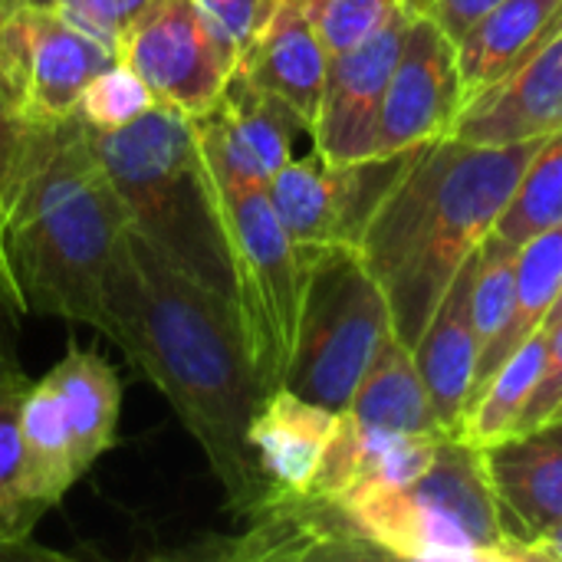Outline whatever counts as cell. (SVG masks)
<instances>
[{
  "label": "cell",
  "instance_id": "obj_1",
  "mask_svg": "<svg viewBox=\"0 0 562 562\" xmlns=\"http://www.w3.org/2000/svg\"><path fill=\"white\" fill-rule=\"evenodd\" d=\"M109 339L171 402L217 474L231 510L247 517L267 497L247 445L250 418L267 389L250 366L231 300L175 270L145 237L128 231Z\"/></svg>",
  "mask_w": 562,
  "mask_h": 562
},
{
  "label": "cell",
  "instance_id": "obj_2",
  "mask_svg": "<svg viewBox=\"0 0 562 562\" xmlns=\"http://www.w3.org/2000/svg\"><path fill=\"white\" fill-rule=\"evenodd\" d=\"M543 138L471 145L451 135L422 145L408 171L366 224L356 250L379 280L392 333L412 349L458 267L507 207Z\"/></svg>",
  "mask_w": 562,
  "mask_h": 562
},
{
  "label": "cell",
  "instance_id": "obj_3",
  "mask_svg": "<svg viewBox=\"0 0 562 562\" xmlns=\"http://www.w3.org/2000/svg\"><path fill=\"white\" fill-rule=\"evenodd\" d=\"M128 231L92 128L79 115L63 122L10 234L16 313L86 323L109 336Z\"/></svg>",
  "mask_w": 562,
  "mask_h": 562
},
{
  "label": "cell",
  "instance_id": "obj_4",
  "mask_svg": "<svg viewBox=\"0 0 562 562\" xmlns=\"http://www.w3.org/2000/svg\"><path fill=\"white\" fill-rule=\"evenodd\" d=\"M92 145L132 231L175 270L231 300L217 191L201 158L191 115L168 102H155L122 128H92Z\"/></svg>",
  "mask_w": 562,
  "mask_h": 562
},
{
  "label": "cell",
  "instance_id": "obj_5",
  "mask_svg": "<svg viewBox=\"0 0 562 562\" xmlns=\"http://www.w3.org/2000/svg\"><path fill=\"white\" fill-rule=\"evenodd\" d=\"M356 533L379 553L418 562H520L507 537L484 451L445 435L435 464L405 487L356 491L339 501Z\"/></svg>",
  "mask_w": 562,
  "mask_h": 562
},
{
  "label": "cell",
  "instance_id": "obj_6",
  "mask_svg": "<svg viewBox=\"0 0 562 562\" xmlns=\"http://www.w3.org/2000/svg\"><path fill=\"white\" fill-rule=\"evenodd\" d=\"M303 306L283 389L346 412L369 362L392 333V310L352 244H333L303 267Z\"/></svg>",
  "mask_w": 562,
  "mask_h": 562
},
{
  "label": "cell",
  "instance_id": "obj_7",
  "mask_svg": "<svg viewBox=\"0 0 562 562\" xmlns=\"http://www.w3.org/2000/svg\"><path fill=\"white\" fill-rule=\"evenodd\" d=\"M214 191L227 240L231 306L250 366L260 385L273 392L293 359L306 273L270 207L267 188L214 184Z\"/></svg>",
  "mask_w": 562,
  "mask_h": 562
},
{
  "label": "cell",
  "instance_id": "obj_8",
  "mask_svg": "<svg viewBox=\"0 0 562 562\" xmlns=\"http://www.w3.org/2000/svg\"><path fill=\"white\" fill-rule=\"evenodd\" d=\"M112 63L115 53L63 13L0 7V89L33 125L76 119L86 86Z\"/></svg>",
  "mask_w": 562,
  "mask_h": 562
},
{
  "label": "cell",
  "instance_id": "obj_9",
  "mask_svg": "<svg viewBox=\"0 0 562 562\" xmlns=\"http://www.w3.org/2000/svg\"><path fill=\"white\" fill-rule=\"evenodd\" d=\"M115 59L138 72L158 102L204 115L227 82V69L194 0H148L119 33Z\"/></svg>",
  "mask_w": 562,
  "mask_h": 562
},
{
  "label": "cell",
  "instance_id": "obj_10",
  "mask_svg": "<svg viewBox=\"0 0 562 562\" xmlns=\"http://www.w3.org/2000/svg\"><path fill=\"white\" fill-rule=\"evenodd\" d=\"M201 158L217 188H267L293 158V142L306 125L290 105L234 69L214 105L191 119Z\"/></svg>",
  "mask_w": 562,
  "mask_h": 562
},
{
  "label": "cell",
  "instance_id": "obj_11",
  "mask_svg": "<svg viewBox=\"0 0 562 562\" xmlns=\"http://www.w3.org/2000/svg\"><path fill=\"white\" fill-rule=\"evenodd\" d=\"M461 105L464 86L454 40L428 13L412 16L382 99L379 155L405 151L451 135Z\"/></svg>",
  "mask_w": 562,
  "mask_h": 562
},
{
  "label": "cell",
  "instance_id": "obj_12",
  "mask_svg": "<svg viewBox=\"0 0 562 562\" xmlns=\"http://www.w3.org/2000/svg\"><path fill=\"white\" fill-rule=\"evenodd\" d=\"M412 16L395 20L372 40L329 56L326 89L313 125V148L329 165H352L379 155L382 99L398 63Z\"/></svg>",
  "mask_w": 562,
  "mask_h": 562
},
{
  "label": "cell",
  "instance_id": "obj_13",
  "mask_svg": "<svg viewBox=\"0 0 562 562\" xmlns=\"http://www.w3.org/2000/svg\"><path fill=\"white\" fill-rule=\"evenodd\" d=\"M562 132V20L501 79L471 95L451 138L471 145H517Z\"/></svg>",
  "mask_w": 562,
  "mask_h": 562
},
{
  "label": "cell",
  "instance_id": "obj_14",
  "mask_svg": "<svg viewBox=\"0 0 562 562\" xmlns=\"http://www.w3.org/2000/svg\"><path fill=\"white\" fill-rule=\"evenodd\" d=\"M481 247L458 267L438 310L412 346L422 382L431 395L435 415L448 435H461L474 366H477V329H474V280H477Z\"/></svg>",
  "mask_w": 562,
  "mask_h": 562
},
{
  "label": "cell",
  "instance_id": "obj_15",
  "mask_svg": "<svg viewBox=\"0 0 562 562\" xmlns=\"http://www.w3.org/2000/svg\"><path fill=\"white\" fill-rule=\"evenodd\" d=\"M507 537L524 550L562 524V445L543 431L510 435L484 448Z\"/></svg>",
  "mask_w": 562,
  "mask_h": 562
},
{
  "label": "cell",
  "instance_id": "obj_16",
  "mask_svg": "<svg viewBox=\"0 0 562 562\" xmlns=\"http://www.w3.org/2000/svg\"><path fill=\"white\" fill-rule=\"evenodd\" d=\"M336 425L339 412L306 402L283 385L267 392L247 428L267 494H310Z\"/></svg>",
  "mask_w": 562,
  "mask_h": 562
},
{
  "label": "cell",
  "instance_id": "obj_17",
  "mask_svg": "<svg viewBox=\"0 0 562 562\" xmlns=\"http://www.w3.org/2000/svg\"><path fill=\"white\" fill-rule=\"evenodd\" d=\"M260 89L277 95L283 105L296 112V119L313 135L323 89H326V69L329 53L323 40L316 36L306 10L300 0H280L263 33L254 40L240 66Z\"/></svg>",
  "mask_w": 562,
  "mask_h": 562
},
{
  "label": "cell",
  "instance_id": "obj_18",
  "mask_svg": "<svg viewBox=\"0 0 562 562\" xmlns=\"http://www.w3.org/2000/svg\"><path fill=\"white\" fill-rule=\"evenodd\" d=\"M346 415L389 435H448L435 415L412 349L395 333H389L379 346Z\"/></svg>",
  "mask_w": 562,
  "mask_h": 562
},
{
  "label": "cell",
  "instance_id": "obj_19",
  "mask_svg": "<svg viewBox=\"0 0 562 562\" xmlns=\"http://www.w3.org/2000/svg\"><path fill=\"white\" fill-rule=\"evenodd\" d=\"M562 20V0H501L454 46L464 102L524 59Z\"/></svg>",
  "mask_w": 562,
  "mask_h": 562
},
{
  "label": "cell",
  "instance_id": "obj_20",
  "mask_svg": "<svg viewBox=\"0 0 562 562\" xmlns=\"http://www.w3.org/2000/svg\"><path fill=\"white\" fill-rule=\"evenodd\" d=\"M562 290V221L557 227L530 237L524 247H517V280H514V316L494 349L477 362L471 402L484 392V385L494 379V372L547 323L557 296ZM468 418V415H464Z\"/></svg>",
  "mask_w": 562,
  "mask_h": 562
},
{
  "label": "cell",
  "instance_id": "obj_21",
  "mask_svg": "<svg viewBox=\"0 0 562 562\" xmlns=\"http://www.w3.org/2000/svg\"><path fill=\"white\" fill-rule=\"evenodd\" d=\"M20 431H23V484L30 501L40 510H46L59 504L63 494L82 474L63 398L46 379L26 389L20 408Z\"/></svg>",
  "mask_w": 562,
  "mask_h": 562
},
{
  "label": "cell",
  "instance_id": "obj_22",
  "mask_svg": "<svg viewBox=\"0 0 562 562\" xmlns=\"http://www.w3.org/2000/svg\"><path fill=\"white\" fill-rule=\"evenodd\" d=\"M46 382L63 398L76 445V461L86 471L115 441L122 405L119 375L95 352H69L56 369H49Z\"/></svg>",
  "mask_w": 562,
  "mask_h": 562
},
{
  "label": "cell",
  "instance_id": "obj_23",
  "mask_svg": "<svg viewBox=\"0 0 562 562\" xmlns=\"http://www.w3.org/2000/svg\"><path fill=\"white\" fill-rule=\"evenodd\" d=\"M56 128L33 125L20 115V109L0 89V290L16 310V290L10 273V234L26 201L33 178L40 175L43 161L53 151Z\"/></svg>",
  "mask_w": 562,
  "mask_h": 562
},
{
  "label": "cell",
  "instance_id": "obj_24",
  "mask_svg": "<svg viewBox=\"0 0 562 562\" xmlns=\"http://www.w3.org/2000/svg\"><path fill=\"white\" fill-rule=\"evenodd\" d=\"M547 339H550V333L540 326L494 372V379L484 385V392L468 408V418H464L458 438H464L468 445L484 451V448L517 435L524 408H527V402L533 395V385H537V379L543 372V362H547Z\"/></svg>",
  "mask_w": 562,
  "mask_h": 562
},
{
  "label": "cell",
  "instance_id": "obj_25",
  "mask_svg": "<svg viewBox=\"0 0 562 562\" xmlns=\"http://www.w3.org/2000/svg\"><path fill=\"white\" fill-rule=\"evenodd\" d=\"M26 379L13 369L0 372V547L26 550V537L40 520V507L23 484V431L20 408L26 398Z\"/></svg>",
  "mask_w": 562,
  "mask_h": 562
},
{
  "label": "cell",
  "instance_id": "obj_26",
  "mask_svg": "<svg viewBox=\"0 0 562 562\" xmlns=\"http://www.w3.org/2000/svg\"><path fill=\"white\" fill-rule=\"evenodd\" d=\"M562 221V132L543 138L530 165L524 168L507 207L501 211L494 231L524 247L530 237L557 227Z\"/></svg>",
  "mask_w": 562,
  "mask_h": 562
},
{
  "label": "cell",
  "instance_id": "obj_27",
  "mask_svg": "<svg viewBox=\"0 0 562 562\" xmlns=\"http://www.w3.org/2000/svg\"><path fill=\"white\" fill-rule=\"evenodd\" d=\"M514 280H517V247L491 231L481 240L477 280H474V329H477V362L494 349L501 333L514 316ZM477 369V366H474Z\"/></svg>",
  "mask_w": 562,
  "mask_h": 562
},
{
  "label": "cell",
  "instance_id": "obj_28",
  "mask_svg": "<svg viewBox=\"0 0 562 562\" xmlns=\"http://www.w3.org/2000/svg\"><path fill=\"white\" fill-rule=\"evenodd\" d=\"M326 53H346L402 16H412L402 0H300Z\"/></svg>",
  "mask_w": 562,
  "mask_h": 562
},
{
  "label": "cell",
  "instance_id": "obj_29",
  "mask_svg": "<svg viewBox=\"0 0 562 562\" xmlns=\"http://www.w3.org/2000/svg\"><path fill=\"white\" fill-rule=\"evenodd\" d=\"M155 102V92L138 79V72L115 59L86 86L76 115L95 132H112L145 115Z\"/></svg>",
  "mask_w": 562,
  "mask_h": 562
},
{
  "label": "cell",
  "instance_id": "obj_30",
  "mask_svg": "<svg viewBox=\"0 0 562 562\" xmlns=\"http://www.w3.org/2000/svg\"><path fill=\"white\" fill-rule=\"evenodd\" d=\"M280 0H194L227 72L240 66Z\"/></svg>",
  "mask_w": 562,
  "mask_h": 562
},
{
  "label": "cell",
  "instance_id": "obj_31",
  "mask_svg": "<svg viewBox=\"0 0 562 562\" xmlns=\"http://www.w3.org/2000/svg\"><path fill=\"white\" fill-rule=\"evenodd\" d=\"M550 333L547 339V362H543V372L533 385V395L524 408V418H520V428L517 435H530V431H540L547 422L557 418L562 405V319L553 326H543Z\"/></svg>",
  "mask_w": 562,
  "mask_h": 562
},
{
  "label": "cell",
  "instance_id": "obj_32",
  "mask_svg": "<svg viewBox=\"0 0 562 562\" xmlns=\"http://www.w3.org/2000/svg\"><path fill=\"white\" fill-rule=\"evenodd\" d=\"M148 0H66L59 13L115 53L119 33L132 23V16Z\"/></svg>",
  "mask_w": 562,
  "mask_h": 562
},
{
  "label": "cell",
  "instance_id": "obj_33",
  "mask_svg": "<svg viewBox=\"0 0 562 562\" xmlns=\"http://www.w3.org/2000/svg\"><path fill=\"white\" fill-rule=\"evenodd\" d=\"M501 0H435L428 16L458 43L491 7H497Z\"/></svg>",
  "mask_w": 562,
  "mask_h": 562
},
{
  "label": "cell",
  "instance_id": "obj_34",
  "mask_svg": "<svg viewBox=\"0 0 562 562\" xmlns=\"http://www.w3.org/2000/svg\"><path fill=\"white\" fill-rule=\"evenodd\" d=\"M527 560H553L562 562V524L547 530L543 537H537L530 547H527Z\"/></svg>",
  "mask_w": 562,
  "mask_h": 562
},
{
  "label": "cell",
  "instance_id": "obj_35",
  "mask_svg": "<svg viewBox=\"0 0 562 562\" xmlns=\"http://www.w3.org/2000/svg\"><path fill=\"white\" fill-rule=\"evenodd\" d=\"M13 306H10V300L3 296V290H0V369H13V329H10V319H7V313H10Z\"/></svg>",
  "mask_w": 562,
  "mask_h": 562
},
{
  "label": "cell",
  "instance_id": "obj_36",
  "mask_svg": "<svg viewBox=\"0 0 562 562\" xmlns=\"http://www.w3.org/2000/svg\"><path fill=\"white\" fill-rule=\"evenodd\" d=\"M66 0H7V7H20V10H36V13H59Z\"/></svg>",
  "mask_w": 562,
  "mask_h": 562
},
{
  "label": "cell",
  "instance_id": "obj_37",
  "mask_svg": "<svg viewBox=\"0 0 562 562\" xmlns=\"http://www.w3.org/2000/svg\"><path fill=\"white\" fill-rule=\"evenodd\" d=\"M402 3H405V10H408L412 16H418V13H428L435 0H402Z\"/></svg>",
  "mask_w": 562,
  "mask_h": 562
},
{
  "label": "cell",
  "instance_id": "obj_38",
  "mask_svg": "<svg viewBox=\"0 0 562 562\" xmlns=\"http://www.w3.org/2000/svg\"><path fill=\"white\" fill-rule=\"evenodd\" d=\"M540 431H543V435H550L553 441H560V445H562V418H553V422H547V425H543Z\"/></svg>",
  "mask_w": 562,
  "mask_h": 562
},
{
  "label": "cell",
  "instance_id": "obj_39",
  "mask_svg": "<svg viewBox=\"0 0 562 562\" xmlns=\"http://www.w3.org/2000/svg\"><path fill=\"white\" fill-rule=\"evenodd\" d=\"M562 319V290L560 296H557V303H553V310H550V316H547V323L543 326H553V323H560Z\"/></svg>",
  "mask_w": 562,
  "mask_h": 562
},
{
  "label": "cell",
  "instance_id": "obj_40",
  "mask_svg": "<svg viewBox=\"0 0 562 562\" xmlns=\"http://www.w3.org/2000/svg\"><path fill=\"white\" fill-rule=\"evenodd\" d=\"M23 550H13V547H0V557H20Z\"/></svg>",
  "mask_w": 562,
  "mask_h": 562
},
{
  "label": "cell",
  "instance_id": "obj_41",
  "mask_svg": "<svg viewBox=\"0 0 562 562\" xmlns=\"http://www.w3.org/2000/svg\"><path fill=\"white\" fill-rule=\"evenodd\" d=\"M557 418H562V405H560V412H557Z\"/></svg>",
  "mask_w": 562,
  "mask_h": 562
},
{
  "label": "cell",
  "instance_id": "obj_42",
  "mask_svg": "<svg viewBox=\"0 0 562 562\" xmlns=\"http://www.w3.org/2000/svg\"><path fill=\"white\" fill-rule=\"evenodd\" d=\"M0 7H7V0H0Z\"/></svg>",
  "mask_w": 562,
  "mask_h": 562
}]
</instances>
